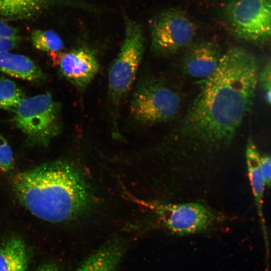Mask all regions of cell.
I'll return each instance as SVG.
<instances>
[{
  "label": "cell",
  "mask_w": 271,
  "mask_h": 271,
  "mask_svg": "<svg viewBox=\"0 0 271 271\" xmlns=\"http://www.w3.org/2000/svg\"><path fill=\"white\" fill-rule=\"evenodd\" d=\"M259 74L251 53L239 46L229 48L215 72L204 80L183 119L181 133L215 149L228 145L251 106Z\"/></svg>",
  "instance_id": "6da1fadb"
},
{
  "label": "cell",
  "mask_w": 271,
  "mask_h": 271,
  "mask_svg": "<svg viewBox=\"0 0 271 271\" xmlns=\"http://www.w3.org/2000/svg\"><path fill=\"white\" fill-rule=\"evenodd\" d=\"M14 190L34 215L50 222L76 219L89 209L93 197L80 172L63 161L45 165L17 174Z\"/></svg>",
  "instance_id": "7a4b0ae2"
},
{
  "label": "cell",
  "mask_w": 271,
  "mask_h": 271,
  "mask_svg": "<svg viewBox=\"0 0 271 271\" xmlns=\"http://www.w3.org/2000/svg\"><path fill=\"white\" fill-rule=\"evenodd\" d=\"M123 40L108 72V93L113 108L120 103L133 83L145 50V38L140 25L126 22Z\"/></svg>",
  "instance_id": "3957f363"
},
{
  "label": "cell",
  "mask_w": 271,
  "mask_h": 271,
  "mask_svg": "<svg viewBox=\"0 0 271 271\" xmlns=\"http://www.w3.org/2000/svg\"><path fill=\"white\" fill-rule=\"evenodd\" d=\"M14 113L17 126L37 143H48L60 131L61 106L49 92L26 98Z\"/></svg>",
  "instance_id": "277c9868"
},
{
  "label": "cell",
  "mask_w": 271,
  "mask_h": 271,
  "mask_svg": "<svg viewBox=\"0 0 271 271\" xmlns=\"http://www.w3.org/2000/svg\"><path fill=\"white\" fill-rule=\"evenodd\" d=\"M180 104V97L177 92L152 78L139 84L132 95L130 111L137 120L153 124L175 117Z\"/></svg>",
  "instance_id": "5b68a950"
},
{
  "label": "cell",
  "mask_w": 271,
  "mask_h": 271,
  "mask_svg": "<svg viewBox=\"0 0 271 271\" xmlns=\"http://www.w3.org/2000/svg\"><path fill=\"white\" fill-rule=\"evenodd\" d=\"M142 203L155 213L166 229L176 235L205 232L214 225L216 220L213 212L200 203L169 204L153 201Z\"/></svg>",
  "instance_id": "8992f818"
},
{
  "label": "cell",
  "mask_w": 271,
  "mask_h": 271,
  "mask_svg": "<svg viewBox=\"0 0 271 271\" xmlns=\"http://www.w3.org/2000/svg\"><path fill=\"white\" fill-rule=\"evenodd\" d=\"M271 0H229L225 16L233 34L244 40L257 42L270 39Z\"/></svg>",
  "instance_id": "52a82bcc"
},
{
  "label": "cell",
  "mask_w": 271,
  "mask_h": 271,
  "mask_svg": "<svg viewBox=\"0 0 271 271\" xmlns=\"http://www.w3.org/2000/svg\"><path fill=\"white\" fill-rule=\"evenodd\" d=\"M195 34L193 23L182 12L166 10L151 23V49L159 57L172 56L188 46L193 42Z\"/></svg>",
  "instance_id": "ba28073f"
},
{
  "label": "cell",
  "mask_w": 271,
  "mask_h": 271,
  "mask_svg": "<svg viewBox=\"0 0 271 271\" xmlns=\"http://www.w3.org/2000/svg\"><path fill=\"white\" fill-rule=\"evenodd\" d=\"M51 56L55 58L61 75L80 89L86 88L99 70V64L96 55L87 48H77Z\"/></svg>",
  "instance_id": "9c48e42d"
},
{
  "label": "cell",
  "mask_w": 271,
  "mask_h": 271,
  "mask_svg": "<svg viewBox=\"0 0 271 271\" xmlns=\"http://www.w3.org/2000/svg\"><path fill=\"white\" fill-rule=\"evenodd\" d=\"M222 55L219 46L213 42H192L186 48L182 68L189 76L204 80L215 72Z\"/></svg>",
  "instance_id": "30bf717a"
},
{
  "label": "cell",
  "mask_w": 271,
  "mask_h": 271,
  "mask_svg": "<svg viewBox=\"0 0 271 271\" xmlns=\"http://www.w3.org/2000/svg\"><path fill=\"white\" fill-rule=\"evenodd\" d=\"M123 243L115 240L91 254L77 271H116L124 254Z\"/></svg>",
  "instance_id": "8fae6325"
},
{
  "label": "cell",
  "mask_w": 271,
  "mask_h": 271,
  "mask_svg": "<svg viewBox=\"0 0 271 271\" xmlns=\"http://www.w3.org/2000/svg\"><path fill=\"white\" fill-rule=\"evenodd\" d=\"M0 71L32 82L40 81L44 78L40 67L33 60L10 51L0 52Z\"/></svg>",
  "instance_id": "7c38bea8"
},
{
  "label": "cell",
  "mask_w": 271,
  "mask_h": 271,
  "mask_svg": "<svg viewBox=\"0 0 271 271\" xmlns=\"http://www.w3.org/2000/svg\"><path fill=\"white\" fill-rule=\"evenodd\" d=\"M245 157L248 175L258 214L262 227H264L262 208L265 184L260 168V155L257 147L251 140H249L247 143Z\"/></svg>",
  "instance_id": "4fadbf2b"
},
{
  "label": "cell",
  "mask_w": 271,
  "mask_h": 271,
  "mask_svg": "<svg viewBox=\"0 0 271 271\" xmlns=\"http://www.w3.org/2000/svg\"><path fill=\"white\" fill-rule=\"evenodd\" d=\"M28 262L26 247L21 239L12 237L0 245V271H25Z\"/></svg>",
  "instance_id": "5bb4252c"
},
{
  "label": "cell",
  "mask_w": 271,
  "mask_h": 271,
  "mask_svg": "<svg viewBox=\"0 0 271 271\" xmlns=\"http://www.w3.org/2000/svg\"><path fill=\"white\" fill-rule=\"evenodd\" d=\"M48 0H0V18L7 20L31 18Z\"/></svg>",
  "instance_id": "9a60e30c"
},
{
  "label": "cell",
  "mask_w": 271,
  "mask_h": 271,
  "mask_svg": "<svg viewBox=\"0 0 271 271\" xmlns=\"http://www.w3.org/2000/svg\"><path fill=\"white\" fill-rule=\"evenodd\" d=\"M26 98L23 90L14 81L0 76V109L14 112Z\"/></svg>",
  "instance_id": "2e32d148"
},
{
  "label": "cell",
  "mask_w": 271,
  "mask_h": 271,
  "mask_svg": "<svg viewBox=\"0 0 271 271\" xmlns=\"http://www.w3.org/2000/svg\"><path fill=\"white\" fill-rule=\"evenodd\" d=\"M31 39L34 47L49 54L63 52L64 44L59 35L52 30H36L32 32Z\"/></svg>",
  "instance_id": "e0dca14e"
},
{
  "label": "cell",
  "mask_w": 271,
  "mask_h": 271,
  "mask_svg": "<svg viewBox=\"0 0 271 271\" xmlns=\"http://www.w3.org/2000/svg\"><path fill=\"white\" fill-rule=\"evenodd\" d=\"M13 164V151L7 140L0 135V171H10Z\"/></svg>",
  "instance_id": "ac0fdd59"
},
{
  "label": "cell",
  "mask_w": 271,
  "mask_h": 271,
  "mask_svg": "<svg viewBox=\"0 0 271 271\" xmlns=\"http://www.w3.org/2000/svg\"><path fill=\"white\" fill-rule=\"evenodd\" d=\"M260 165L262 174L266 185L271 187V156H260Z\"/></svg>",
  "instance_id": "d6986e66"
},
{
  "label": "cell",
  "mask_w": 271,
  "mask_h": 271,
  "mask_svg": "<svg viewBox=\"0 0 271 271\" xmlns=\"http://www.w3.org/2000/svg\"><path fill=\"white\" fill-rule=\"evenodd\" d=\"M0 38L20 39L18 30L2 21H0Z\"/></svg>",
  "instance_id": "ffe728a7"
},
{
  "label": "cell",
  "mask_w": 271,
  "mask_h": 271,
  "mask_svg": "<svg viewBox=\"0 0 271 271\" xmlns=\"http://www.w3.org/2000/svg\"><path fill=\"white\" fill-rule=\"evenodd\" d=\"M259 80L266 89L271 88V58L259 74Z\"/></svg>",
  "instance_id": "44dd1931"
},
{
  "label": "cell",
  "mask_w": 271,
  "mask_h": 271,
  "mask_svg": "<svg viewBox=\"0 0 271 271\" xmlns=\"http://www.w3.org/2000/svg\"><path fill=\"white\" fill-rule=\"evenodd\" d=\"M20 39L1 38L0 52L10 51L15 49L19 43Z\"/></svg>",
  "instance_id": "7402d4cb"
},
{
  "label": "cell",
  "mask_w": 271,
  "mask_h": 271,
  "mask_svg": "<svg viewBox=\"0 0 271 271\" xmlns=\"http://www.w3.org/2000/svg\"><path fill=\"white\" fill-rule=\"evenodd\" d=\"M37 271H60L58 267L52 264H47L39 268Z\"/></svg>",
  "instance_id": "603a6c76"
},
{
  "label": "cell",
  "mask_w": 271,
  "mask_h": 271,
  "mask_svg": "<svg viewBox=\"0 0 271 271\" xmlns=\"http://www.w3.org/2000/svg\"><path fill=\"white\" fill-rule=\"evenodd\" d=\"M266 94V99L268 102L271 104V88L267 90Z\"/></svg>",
  "instance_id": "cb8c5ba5"
},
{
  "label": "cell",
  "mask_w": 271,
  "mask_h": 271,
  "mask_svg": "<svg viewBox=\"0 0 271 271\" xmlns=\"http://www.w3.org/2000/svg\"><path fill=\"white\" fill-rule=\"evenodd\" d=\"M269 36L271 39V9L269 18Z\"/></svg>",
  "instance_id": "d4e9b609"
}]
</instances>
